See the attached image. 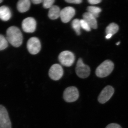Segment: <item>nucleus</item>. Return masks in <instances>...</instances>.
<instances>
[{"label":"nucleus","instance_id":"9b49d317","mask_svg":"<svg viewBox=\"0 0 128 128\" xmlns=\"http://www.w3.org/2000/svg\"><path fill=\"white\" fill-rule=\"evenodd\" d=\"M75 14V10L73 8L67 6L61 10L60 17L62 22L67 23L72 19Z\"/></svg>","mask_w":128,"mask_h":128},{"label":"nucleus","instance_id":"6ab92c4d","mask_svg":"<svg viewBox=\"0 0 128 128\" xmlns=\"http://www.w3.org/2000/svg\"><path fill=\"white\" fill-rule=\"evenodd\" d=\"M8 43L6 38L0 34V50L6 49L8 47Z\"/></svg>","mask_w":128,"mask_h":128},{"label":"nucleus","instance_id":"2eb2a0df","mask_svg":"<svg viewBox=\"0 0 128 128\" xmlns=\"http://www.w3.org/2000/svg\"><path fill=\"white\" fill-rule=\"evenodd\" d=\"M60 9L57 6H53L49 9L48 16L51 20H56L60 17Z\"/></svg>","mask_w":128,"mask_h":128},{"label":"nucleus","instance_id":"7ed1b4c3","mask_svg":"<svg viewBox=\"0 0 128 128\" xmlns=\"http://www.w3.org/2000/svg\"><path fill=\"white\" fill-rule=\"evenodd\" d=\"M80 96L79 90L74 86L66 88L63 93V98L67 102H73L78 100Z\"/></svg>","mask_w":128,"mask_h":128},{"label":"nucleus","instance_id":"ddd939ff","mask_svg":"<svg viewBox=\"0 0 128 128\" xmlns=\"http://www.w3.org/2000/svg\"><path fill=\"white\" fill-rule=\"evenodd\" d=\"M12 16V12L9 8L6 6L0 7V19L3 21L9 20Z\"/></svg>","mask_w":128,"mask_h":128},{"label":"nucleus","instance_id":"393cba45","mask_svg":"<svg viewBox=\"0 0 128 128\" xmlns=\"http://www.w3.org/2000/svg\"><path fill=\"white\" fill-rule=\"evenodd\" d=\"M42 0H32V2L34 4H38L43 2Z\"/></svg>","mask_w":128,"mask_h":128},{"label":"nucleus","instance_id":"20e7f679","mask_svg":"<svg viewBox=\"0 0 128 128\" xmlns=\"http://www.w3.org/2000/svg\"><path fill=\"white\" fill-rule=\"evenodd\" d=\"M76 75L80 78L85 79L87 78L90 73V67L83 63L82 59H78L76 66Z\"/></svg>","mask_w":128,"mask_h":128},{"label":"nucleus","instance_id":"1a4fd4ad","mask_svg":"<svg viewBox=\"0 0 128 128\" xmlns=\"http://www.w3.org/2000/svg\"><path fill=\"white\" fill-rule=\"evenodd\" d=\"M114 93V89L112 86H108L104 88L98 96V101L103 104L109 100Z\"/></svg>","mask_w":128,"mask_h":128},{"label":"nucleus","instance_id":"4be33fe9","mask_svg":"<svg viewBox=\"0 0 128 128\" xmlns=\"http://www.w3.org/2000/svg\"><path fill=\"white\" fill-rule=\"evenodd\" d=\"M105 128H122L119 124L116 123H112L108 124Z\"/></svg>","mask_w":128,"mask_h":128},{"label":"nucleus","instance_id":"f8f14e48","mask_svg":"<svg viewBox=\"0 0 128 128\" xmlns=\"http://www.w3.org/2000/svg\"><path fill=\"white\" fill-rule=\"evenodd\" d=\"M83 19L88 23L91 28L96 29L97 28L98 24L96 18L89 12H86L82 15Z\"/></svg>","mask_w":128,"mask_h":128},{"label":"nucleus","instance_id":"b1692460","mask_svg":"<svg viewBox=\"0 0 128 128\" xmlns=\"http://www.w3.org/2000/svg\"><path fill=\"white\" fill-rule=\"evenodd\" d=\"M88 2L91 4L95 5L102 2L101 0H88Z\"/></svg>","mask_w":128,"mask_h":128},{"label":"nucleus","instance_id":"f257e3e1","mask_svg":"<svg viewBox=\"0 0 128 128\" xmlns=\"http://www.w3.org/2000/svg\"><path fill=\"white\" fill-rule=\"evenodd\" d=\"M6 38L8 41L12 46L18 48L21 46L23 41V36L18 28L12 26L6 31Z\"/></svg>","mask_w":128,"mask_h":128},{"label":"nucleus","instance_id":"aec40b11","mask_svg":"<svg viewBox=\"0 0 128 128\" xmlns=\"http://www.w3.org/2000/svg\"><path fill=\"white\" fill-rule=\"evenodd\" d=\"M80 24L81 28L86 30V32H90L91 31V28L88 23L84 19L80 20Z\"/></svg>","mask_w":128,"mask_h":128},{"label":"nucleus","instance_id":"f3484780","mask_svg":"<svg viewBox=\"0 0 128 128\" xmlns=\"http://www.w3.org/2000/svg\"><path fill=\"white\" fill-rule=\"evenodd\" d=\"M88 12L92 14L95 18H96L99 16V14L102 10L100 8L94 6H89L87 7Z\"/></svg>","mask_w":128,"mask_h":128},{"label":"nucleus","instance_id":"412c9836","mask_svg":"<svg viewBox=\"0 0 128 128\" xmlns=\"http://www.w3.org/2000/svg\"><path fill=\"white\" fill-rule=\"evenodd\" d=\"M55 1L54 0H44L43 1V6L46 9H50L53 6Z\"/></svg>","mask_w":128,"mask_h":128},{"label":"nucleus","instance_id":"5701e85b","mask_svg":"<svg viewBox=\"0 0 128 128\" xmlns=\"http://www.w3.org/2000/svg\"><path fill=\"white\" fill-rule=\"evenodd\" d=\"M66 2L74 4H80L82 2V0H66Z\"/></svg>","mask_w":128,"mask_h":128},{"label":"nucleus","instance_id":"4468645a","mask_svg":"<svg viewBox=\"0 0 128 128\" xmlns=\"http://www.w3.org/2000/svg\"><path fill=\"white\" fill-rule=\"evenodd\" d=\"M31 2L29 0H20L17 4L18 11L21 13L26 12L30 9Z\"/></svg>","mask_w":128,"mask_h":128},{"label":"nucleus","instance_id":"9d476101","mask_svg":"<svg viewBox=\"0 0 128 128\" xmlns=\"http://www.w3.org/2000/svg\"><path fill=\"white\" fill-rule=\"evenodd\" d=\"M36 22L33 18L28 17L22 21V28L26 32L32 33L36 30Z\"/></svg>","mask_w":128,"mask_h":128},{"label":"nucleus","instance_id":"f03ea898","mask_svg":"<svg viewBox=\"0 0 128 128\" xmlns=\"http://www.w3.org/2000/svg\"><path fill=\"white\" fill-rule=\"evenodd\" d=\"M114 64L110 60L102 62L96 69V76L99 78H104L109 75L114 68Z\"/></svg>","mask_w":128,"mask_h":128},{"label":"nucleus","instance_id":"423d86ee","mask_svg":"<svg viewBox=\"0 0 128 128\" xmlns=\"http://www.w3.org/2000/svg\"><path fill=\"white\" fill-rule=\"evenodd\" d=\"M12 123L6 108L0 105V128H12Z\"/></svg>","mask_w":128,"mask_h":128},{"label":"nucleus","instance_id":"39448f33","mask_svg":"<svg viewBox=\"0 0 128 128\" xmlns=\"http://www.w3.org/2000/svg\"><path fill=\"white\" fill-rule=\"evenodd\" d=\"M58 59L62 65L66 66H71L75 61V56L72 52L65 50L60 54Z\"/></svg>","mask_w":128,"mask_h":128},{"label":"nucleus","instance_id":"dca6fc26","mask_svg":"<svg viewBox=\"0 0 128 128\" xmlns=\"http://www.w3.org/2000/svg\"><path fill=\"white\" fill-rule=\"evenodd\" d=\"M119 30V27L116 24L112 23L110 24L106 28V32L107 34H112V35L116 33Z\"/></svg>","mask_w":128,"mask_h":128},{"label":"nucleus","instance_id":"bb28decb","mask_svg":"<svg viewBox=\"0 0 128 128\" xmlns=\"http://www.w3.org/2000/svg\"><path fill=\"white\" fill-rule=\"evenodd\" d=\"M120 42H118L116 44L117 45H118L120 44Z\"/></svg>","mask_w":128,"mask_h":128},{"label":"nucleus","instance_id":"0eeeda50","mask_svg":"<svg viewBox=\"0 0 128 128\" xmlns=\"http://www.w3.org/2000/svg\"><path fill=\"white\" fill-rule=\"evenodd\" d=\"M27 47L30 54H38L41 50V42L38 38L32 37L28 40Z\"/></svg>","mask_w":128,"mask_h":128},{"label":"nucleus","instance_id":"a878e982","mask_svg":"<svg viewBox=\"0 0 128 128\" xmlns=\"http://www.w3.org/2000/svg\"><path fill=\"white\" fill-rule=\"evenodd\" d=\"M112 34H107L106 35V36H105V38H106V39H109L111 38H112Z\"/></svg>","mask_w":128,"mask_h":128},{"label":"nucleus","instance_id":"cd10ccee","mask_svg":"<svg viewBox=\"0 0 128 128\" xmlns=\"http://www.w3.org/2000/svg\"><path fill=\"white\" fill-rule=\"evenodd\" d=\"M2 2H3V1L2 0H0V3H1Z\"/></svg>","mask_w":128,"mask_h":128},{"label":"nucleus","instance_id":"a211bd4d","mask_svg":"<svg viewBox=\"0 0 128 128\" xmlns=\"http://www.w3.org/2000/svg\"><path fill=\"white\" fill-rule=\"evenodd\" d=\"M72 26L77 35H80L81 34L80 20L78 18L74 19L72 22Z\"/></svg>","mask_w":128,"mask_h":128},{"label":"nucleus","instance_id":"6e6552de","mask_svg":"<svg viewBox=\"0 0 128 128\" xmlns=\"http://www.w3.org/2000/svg\"><path fill=\"white\" fill-rule=\"evenodd\" d=\"M64 70L58 64H53L49 70L48 75L51 80L57 81L61 79L64 75Z\"/></svg>","mask_w":128,"mask_h":128}]
</instances>
